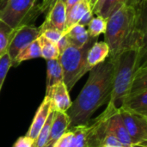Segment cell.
<instances>
[{"instance_id":"e575fe53","label":"cell","mask_w":147,"mask_h":147,"mask_svg":"<svg viewBox=\"0 0 147 147\" xmlns=\"http://www.w3.org/2000/svg\"><path fill=\"white\" fill-rule=\"evenodd\" d=\"M96 1H97V0H90V6L91 9H92V8L94 7V5L96 4Z\"/></svg>"},{"instance_id":"8992f818","label":"cell","mask_w":147,"mask_h":147,"mask_svg":"<svg viewBox=\"0 0 147 147\" xmlns=\"http://www.w3.org/2000/svg\"><path fill=\"white\" fill-rule=\"evenodd\" d=\"M40 35V33L39 28H36L34 25L22 24L14 28L6 49V52L9 53L12 61L22 49L36 40Z\"/></svg>"},{"instance_id":"277c9868","label":"cell","mask_w":147,"mask_h":147,"mask_svg":"<svg viewBox=\"0 0 147 147\" xmlns=\"http://www.w3.org/2000/svg\"><path fill=\"white\" fill-rule=\"evenodd\" d=\"M90 40L82 47L69 45L60 53L59 60L63 71V82L68 91L71 90L78 81L91 69L87 63V52L93 44Z\"/></svg>"},{"instance_id":"484cf974","label":"cell","mask_w":147,"mask_h":147,"mask_svg":"<svg viewBox=\"0 0 147 147\" xmlns=\"http://www.w3.org/2000/svg\"><path fill=\"white\" fill-rule=\"evenodd\" d=\"M53 147H74L72 131L67 129V131L59 138Z\"/></svg>"},{"instance_id":"7a4b0ae2","label":"cell","mask_w":147,"mask_h":147,"mask_svg":"<svg viewBox=\"0 0 147 147\" xmlns=\"http://www.w3.org/2000/svg\"><path fill=\"white\" fill-rule=\"evenodd\" d=\"M146 8L139 9L123 5L107 19L103 34L109 47V57L128 49L146 48Z\"/></svg>"},{"instance_id":"9c48e42d","label":"cell","mask_w":147,"mask_h":147,"mask_svg":"<svg viewBox=\"0 0 147 147\" xmlns=\"http://www.w3.org/2000/svg\"><path fill=\"white\" fill-rule=\"evenodd\" d=\"M123 5L140 9L146 7V0H97L92 8V11L94 15L108 19Z\"/></svg>"},{"instance_id":"74e56055","label":"cell","mask_w":147,"mask_h":147,"mask_svg":"<svg viewBox=\"0 0 147 147\" xmlns=\"http://www.w3.org/2000/svg\"><path fill=\"white\" fill-rule=\"evenodd\" d=\"M42 1H44V0H42Z\"/></svg>"},{"instance_id":"7c38bea8","label":"cell","mask_w":147,"mask_h":147,"mask_svg":"<svg viewBox=\"0 0 147 147\" xmlns=\"http://www.w3.org/2000/svg\"><path fill=\"white\" fill-rule=\"evenodd\" d=\"M108 132L114 135L123 147H131L132 142L126 130L119 109L114 111L108 120Z\"/></svg>"},{"instance_id":"836d02e7","label":"cell","mask_w":147,"mask_h":147,"mask_svg":"<svg viewBox=\"0 0 147 147\" xmlns=\"http://www.w3.org/2000/svg\"><path fill=\"white\" fill-rule=\"evenodd\" d=\"M131 147H147V141L138 143V144H133Z\"/></svg>"},{"instance_id":"5b68a950","label":"cell","mask_w":147,"mask_h":147,"mask_svg":"<svg viewBox=\"0 0 147 147\" xmlns=\"http://www.w3.org/2000/svg\"><path fill=\"white\" fill-rule=\"evenodd\" d=\"M37 0H7L0 9V20L16 28L25 24V20L34 9Z\"/></svg>"},{"instance_id":"f546056e","label":"cell","mask_w":147,"mask_h":147,"mask_svg":"<svg viewBox=\"0 0 147 147\" xmlns=\"http://www.w3.org/2000/svg\"><path fill=\"white\" fill-rule=\"evenodd\" d=\"M122 146L121 145V143L119 142V140L114 135H112L110 134H109L105 137V139H104V140L102 142V146Z\"/></svg>"},{"instance_id":"3957f363","label":"cell","mask_w":147,"mask_h":147,"mask_svg":"<svg viewBox=\"0 0 147 147\" xmlns=\"http://www.w3.org/2000/svg\"><path fill=\"white\" fill-rule=\"evenodd\" d=\"M146 48L128 49L122 51L115 57H109L114 64L113 90L108 104L119 109L127 96L134 74L138 68L146 61Z\"/></svg>"},{"instance_id":"cb8c5ba5","label":"cell","mask_w":147,"mask_h":147,"mask_svg":"<svg viewBox=\"0 0 147 147\" xmlns=\"http://www.w3.org/2000/svg\"><path fill=\"white\" fill-rule=\"evenodd\" d=\"M12 66V59H10L9 53L4 52L0 55V91L2 90L3 82L6 78L7 73L9 68Z\"/></svg>"},{"instance_id":"ba28073f","label":"cell","mask_w":147,"mask_h":147,"mask_svg":"<svg viewBox=\"0 0 147 147\" xmlns=\"http://www.w3.org/2000/svg\"><path fill=\"white\" fill-rule=\"evenodd\" d=\"M66 10L63 0H56L50 9L47 12L46 19L39 28L40 33L47 28H55L65 34V33Z\"/></svg>"},{"instance_id":"5bb4252c","label":"cell","mask_w":147,"mask_h":147,"mask_svg":"<svg viewBox=\"0 0 147 147\" xmlns=\"http://www.w3.org/2000/svg\"><path fill=\"white\" fill-rule=\"evenodd\" d=\"M120 109L147 116V90L128 94Z\"/></svg>"},{"instance_id":"7402d4cb","label":"cell","mask_w":147,"mask_h":147,"mask_svg":"<svg viewBox=\"0 0 147 147\" xmlns=\"http://www.w3.org/2000/svg\"><path fill=\"white\" fill-rule=\"evenodd\" d=\"M54 112L55 111L52 109L50 113H49V115H48V117H47V121H46V122L44 124V126L42 127L41 130L40 131L37 138L34 140V144H33L32 147H43V146L45 145V143H46V141L47 140L50 129H51Z\"/></svg>"},{"instance_id":"8fae6325","label":"cell","mask_w":147,"mask_h":147,"mask_svg":"<svg viewBox=\"0 0 147 147\" xmlns=\"http://www.w3.org/2000/svg\"><path fill=\"white\" fill-rule=\"evenodd\" d=\"M69 117L65 112L55 111L47 140L43 147H53L69 127Z\"/></svg>"},{"instance_id":"f1b7e54d","label":"cell","mask_w":147,"mask_h":147,"mask_svg":"<svg viewBox=\"0 0 147 147\" xmlns=\"http://www.w3.org/2000/svg\"><path fill=\"white\" fill-rule=\"evenodd\" d=\"M34 144V140L28 137H20L13 145L12 147H32Z\"/></svg>"},{"instance_id":"603a6c76","label":"cell","mask_w":147,"mask_h":147,"mask_svg":"<svg viewBox=\"0 0 147 147\" xmlns=\"http://www.w3.org/2000/svg\"><path fill=\"white\" fill-rule=\"evenodd\" d=\"M87 128L88 126L81 125L71 128L70 130L73 133L74 147H88L87 146Z\"/></svg>"},{"instance_id":"9a60e30c","label":"cell","mask_w":147,"mask_h":147,"mask_svg":"<svg viewBox=\"0 0 147 147\" xmlns=\"http://www.w3.org/2000/svg\"><path fill=\"white\" fill-rule=\"evenodd\" d=\"M109 57V47L105 41H95L87 52V63L90 68L102 63Z\"/></svg>"},{"instance_id":"30bf717a","label":"cell","mask_w":147,"mask_h":147,"mask_svg":"<svg viewBox=\"0 0 147 147\" xmlns=\"http://www.w3.org/2000/svg\"><path fill=\"white\" fill-rule=\"evenodd\" d=\"M46 96L49 97L51 107L54 111L66 112L71 105L69 91L64 82L52 86L46 92Z\"/></svg>"},{"instance_id":"1f68e13d","label":"cell","mask_w":147,"mask_h":147,"mask_svg":"<svg viewBox=\"0 0 147 147\" xmlns=\"http://www.w3.org/2000/svg\"><path fill=\"white\" fill-rule=\"evenodd\" d=\"M59 50V53L63 52L68 46H69V41H68V39L66 37L65 34H63V36L60 38V40L58 41V43L56 44Z\"/></svg>"},{"instance_id":"8d00e7d4","label":"cell","mask_w":147,"mask_h":147,"mask_svg":"<svg viewBox=\"0 0 147 147\" xmlns=\"http://www.w3.org/2000/svg\"><path fill=\"white\" fill-rule=\"evenodd\" d=\"M88 1H89V3H90V0H88Z\"/></svg>"},{"instance_id":"e0dca14e","label":"cell","mask_w":147,"mask_h":147,"mask_svg":"<svg viewBox=\"0 0 147 147\" xmlns=\"http://www.w3.org/2000/svg\"><path fill=\"white\" fill-rule=\"evenodd\" d=\"M91 9L88 0H81L79 3L75 4L67 13L65 21V33L75 24L78 23L81 17L85 12Z\"/></svg>"},{"instance_id":"83f0119b","label":"cell","mask_w":147,"mask_h":147,"mask_svg":"<svg viewBox=\"0 0 147 147\" xmlns=\"http://www.w3.org/2000/svg\"><path fill=\"white\" fill-rule=\"evenodd\" d=\"M63 1L65 2V0H63ZM55 2H56V0H44V1H42V3L37 6V14L47 12Z\"/></svg>"},{"instance_id":"d590c367","label":"cell","mask_w":147,"mask_h":147,"mask_svg":"<svg viewBox=\"0 0 147 147\" xmlns=\"http://www.w3.org/2000/svg\"><path fill=\"white\" fill-rule=\"evenodd\" d=\"M102 147H122V146H105Z\"/></svg>"},{"instance_id":"d6986e66","label":"cell","mask_w":147,"mask_h":147,"mask_svg":"<svg viewBox=\"0 0 147 147\" xmlns=\"http://www.w3.org/2000/svg\"><path fill=\"white\" fill-rule=\"evenodd\" d=\"M147 90V64L146 60L138 68L136 71L129 92L131 93H136L140 91ZM127 94V95H128Z\"/></svg>"},{"instance_id":"4dcf8cb0","label":"cell","mask_w":147,"mask_h":147,"mask_svg":"<svg viewBox=\"0 0 147 147\" xmlns=\"http://www.w3.org/2000/svg\"><path fill=\"white\" fill-rule=\"evenodd\" d=\"M93 16H94V14H93L92 9H89L87 12H85L84 14V16L81 17V19L78 22V23L83 25V26H84V27L87 26L90 23V22L91 21V19L93 18Z\"/></svg>"},{"instance_id":"2e32d148","label":"cell","mask_w":147,"mask_h":147,"mask_svg":"<svg viewBox=\"0 0 147 147\" xmlns=\"http://www.w3.org/2000/svg\"><path fill=\"white\" fill-rule=\"evenodd\" d=\"M63 82V71L59 59L47 60L46 92L53 85Z\"/></svg>"},{"instance_id":"d4e9b609","label":"cell","mask_w":147,"mask_h":147,"mask_svg":"<svg viewBox=\"0 0 147 147\" xmlns=\"http://www.w3.org/2000/svg\"><path fill=\"white\" fill-rule=\"evenodd\" d=\"M12 31L13 28L0 20V55L6 52Z\"/></svg>"},{"instance_id":"52a82bcc","label":"cell","mask_w":147,"mask_h":147,"mask_svg":"<svg viewBox=\"0 0 147 147\" xmlns=\"http://www.w3.org/2000/svg\"><path fill=\"white\" fill-rule=\"evenodd\" d=\"M132 145L147 141V116L119 109Z\"/></svg>"},{"instance_id":"ac0fdd59","label":"cell","mask_w":147,"mask_h":147,"mask_svg":"<svg viewBox=\"0 0 147 147\" xmlns=\"http://www.w3.org/2000/svg\"><path fill=\"white\" fill-rule=\"evenodd\" d=\"M37 58H41L40 47L38 38L34 41H32L31 43H29L28 45H27L23 49L20 51L17 56L13 59L12 66H18L23 61L37 59Z\"/></svg>"},{"instance_id":"4fadbf2b","label":"cell","mask_w":147,"mask_h":147,"mask_svg":"<svg viewBox=\"0 0 147 147\" xmlns=\"http://www.w3.org/2000/svg\"><path fill=\"white\" fill-rule=\"evenodd\" d=\"M51 109H52L51 101L48 96H45L41 104L40 105L39 109L36 111V114H35L34 118L29 127V129L25 135L26 137H28L34 140L37 138L40 131L41 130L42 127L44 126V124L49 115Z\"/></svg>"},{"instance_id":"d6a6232c","label":"cell","mask_w":147,"mask_h":147,"mask_svg":"<svg viewBox=\"0 0 147 147\" xmlns=\"http://www.w3.org/2000/svg\"><path fill=\"white\" fill-rule=\"evenodd\" d=\"M81 0H65V10H66V13L75 5L77 4L78 3H79Z\"/></svg>"},{"instance_id":"ffe728a7","label":"cell","mask_w":147,"mask_h":147,"mask_svg":"<svg viewBox=\"0 0 147 147\" xmlns=\"http://www.w3.org/2000/svg\"><path fill=\"white\" fill-rule=\"evenodd\" d=\"M38 40L40 47L41 58L45 59H56L59 57V50L56 44L48 40L42 34L38 37Z\"/></svg>"},{"instance_id":"4316f807","label":"cell","mask_w":147,"mask_h":147,"mask_svg":"<svg viewBox=\"0 0 147 147\" xmlns=\"http://www.w3.org/2000/svg\"><path fill=\"white\" fill-rule=\"evenodd\" d=\"M40 34H42L45 38H47L48 40L52 41L53 43L57 44L64 34L55 28H47L43 30Z\"/></svg>"},{"instance_id":"44dd1931","label":"cell","mask_w":147,"mask_h":147,"mask_svg":"<svg viewBox=\"0 0 147 147\" xmlns=\"http://www.w3.org/2000/svg\"><path fill=\"white\" fill-rule=\"evenodd\" d=\"M88 26V34L90 38H96L100 34H104L107 28V19L96 16V17L93 16Z\"/></svg>"},{"instance_id":"6da1fadb","label":"cell","mask_w":147,"mask_h":147,"mask_svg":"<svg viewBox=\"0 0 147 147\" xmlns=\"http://www.w3.org/2000/svg\"><path fill=\"white\" fill-rule=\"evenodd\" d=\"M89 72L86 84L65 112L70 120L68 129L88 124L94 113L110 99L114 79L112 59L109 58Z\"/></svg>"}]
</instances>
